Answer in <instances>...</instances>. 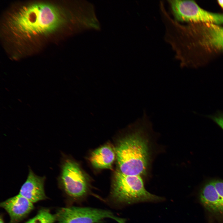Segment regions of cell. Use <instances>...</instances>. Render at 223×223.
I'll return each mask as SVG.
<instances>
[{"instance_id":"6da1fadb","label":"cell","mask_w":223,"mask_h":223,"mask_svg":"<svg viewBox=\"0 0 223 223\" xmlns=\"http://www.w3.org/2000/svg\"><path fill=\"white\" fill-rule=\"evenodd\" d=\"M62 17L55 6L36 3L24 6L15 13L9 20V25L16 35L31 38L57 30L62 22Z\"/></svg>"},{"instance_id":"52a82bcc","label":"cell","mask_w":223,"mask_h":223,"mask_svg":"<svg viewBox=\"0 0 223 223\" xmlns=\"http://www.w3.org/2000/svg\"><path fill=\"white\" fill-rule=\"evenodd\" d=\"M0 206L9 215V223H18L34 208L32 203L19 194L2 202Z\"/></svg>"},{"instance_id":"8992f818","label":"cell","mask_w":223,"mask_h":223,"mask_svg":"<svg viewBox=\"0 0 223 223\" xmlns=\"http://www.w3.org/2000/svg\"><path fill=\"white\" fill-rule=\"evenodd\" d=\"M60 180L65 192L72 198L81 199L88 193L89 185L79 165L71 160H66L63 164Z\"/></svg>"},{"instance_id":"9c48e42d","label":"cell","mask_w":223,"mask_h":223,"mask_svg":"<svg viewBox=\"0 0 223 223\" xmlns=\"http://www.w3.org/2000/svg\"><path fill=\"white\" fill-rule=\"evenodd\" d=\"M200 201L208 211L216 213H223V204L212 181L203 186L200 193Z\"/></svg>"},{"instance_id":"5b68a950","label":"cell","mask_w":223,"mask_h":223,"mask_svg":"<svg viewBox=\"0 0 223 223\" xmlns=\"http://www.w3.org/2000/svg\"><path fill=\"white\" fill-rule=\"evenodd\" d=\"M55 215L57 223H97L107 218L118 223H125L124 219L110 211L89 207L62 208L58 210Z\"/></svg>"},{"instance_id":"ba28073f","label":"cell","mask_w":223,"mask_h":223,"mask_svg":"<svg viewBox=\"0 0 223 223\" xmlns=\"http://www.w3.org/2000/svg\"><path fill=\"white\" fill-rule=\"evenodd\" d=\"M44 177L36 175L29 169L26 180L21 186L19 194L33 203L46 198L44 189Z\"/></svg>"},{"instance_id":"8fae6325","label":"cell","mask_w":223,"mask_h":223,"mask_svg":"<svg viewBox=\"0 0 223 223\" xmlns=\"http://www.w3.org/2000/svg\"><path fill=\"white\" fill-rule=\"evenodd\" d=\"M56 221L55 214H52L47 209L42 208L34 217L25 223H54Z\"/></svg>"},{"instance_id":"9a60e30c","label":"cell","mask_w":223,"mask_h":223,"mask_svg":"<svg viewBox=\"0 0 223 223\" xmlns=\"http://www.w3.org/2000/svg\"><path fill=\"white\" fill-rule=\"evenodd\" d=\"M0 223H4L3 219L2 217H1L0 218Z\"/></svg>"},{"instance_id":"7c38bea8","label":"cell","mask_w":223,"mask_h":223,"mask_svg":"<svg viewBox=\"0 0 223 223\" xmlns=\"http://www.w3.org/2000/svg\"><path fill=\"white\" fill-rule=\"evenodd\" d=\"M212 181L223 204V181L217 180L213 181Z\"/></svg>"},{"instance_id":"7a4b0ae2","label":"cell","mask_w":223,"mask_h":223,"mask_svg":"<svg viewBox=\"0 0 223 223\" xmlns=\"http://www.w3.org/2000/svg\"><path fill=\"white\" fill-rule=\"evenodd\" d=\"M141 128L121 140L116 149L119 171L127 175L146 173L149 159L148 142Z\"/></svg>"},{"instance_id":"277c9868","label":"cell","mask_w":223,"mask_h":223,"mask_svg":"<svg viewBox=\"0 0 223 223\" xmlns=\"http://www.w3.org/2000/svg\"><path fill=\"white\" fill-rule=\"evenodd\" d=\"M167 3L173 19L188 23L223 24V14L207 11L195 2L190 0H168Z\"/></svg>"},{"instance_id":"4fadbf2b","label":"cell","mask_w":223,"mask_h":223,"mask_svg":"<svg viewBox=\"0 0 223 223\" xmlns=\"http://www.w3.org/2000/svg\"><path fill=\"white\" fill-rule=\"evenodd\" d=\"M212 119L223 129V114L216 116L213 117Z\"/></svg>"},{"instance_id":"5bb4252c","label":"cell","mask_w":223,"mask_h":223,"mask_svg":"<svg viewBox=\"0 0 223 223\" xmlns=\"http://www.w3.org/2000/svg\"><path fill=\"white\" fill-rule=\"evenodd\" d=\"M217 2L219 5L223 9V0H218Z\"/></svg>"},{"instance_id":"3957f363","label":"cell","mask_w":223,"mask_h":223,"mask_svg":"<svg viewBox=\"0 0 223 223\" xmlns=\"http://www.w3.org/2000/svg\"><path fill=\"white\" fill-rule=\"evenodd\" d=\"M110 196L114 202L119 204L162 199L146 190L140 176L127 175L119 171L115 174Z\"/></svg>"},{"instance_id":"30bf717a","label":"cell","mask_w":223,"mask_h":223,"mask_svg":"<svg viewBox=\"0 0 223 223\" xmlns=\"http://www.w3.org/2000/svg\"><path fill=\"white\" fill-rule=\"evenodd\" d=\"M115 156L112 147L106 145L93 152L90 157V161L92 165L96 168H111Z\"/></svg>"}]
</instances>
